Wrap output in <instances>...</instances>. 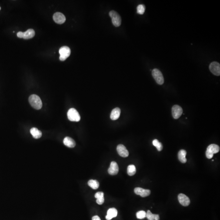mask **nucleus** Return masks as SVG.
<instances>
[{
	"label": "nucleus",
	"instance_id": "nucleus-21",
	"mask_svg": "<svg viewBox=\"0 0 220 220\" xmlns=\"http://www.w3.org/2000/svg\"><path fill=\"white\" fill-rule=\"evenodd\" d=\"M88 185L92 188L93 189H97L99 188V183L96 180H90L88 182Z\"/></svg>",
	"mask_w": 220,
	"mask_h": 220
},
{
	"label": "nucleus",
	"instance_id": "nucleus-3",
	"mask_svg": "<svg viewBox=\"0 0 220 220\" xmlns=\"http://www.w3.org/2000/svg\"><path fill=\"white\" fill-rule=\"evenodd\" d=\"M67 117L68 119L71 121L78 122L80 120V116L79 112L74 108H70L68 110Z\"/></svg>",
	"mask_w": 220,
	"mask_h": 220
},
{
	"label": "nucleus",
	"instance_id": "nucleus-9",
	"mask_svg": "<svg viewBox=\"0 0 220 220\" xmlns=\"http://www.w3.org/2000/svg\"><path fill=\"white\" fill-rule=\"evenodd\" d=\"M173 117L175 119H178L183 114V110L182 108L179 105H175L173 106L172 109Z\"/></svg>",
	"mask_w": 220,
	"mask_h": 220
},
{
	"label": "nucleus",
	"instance_id": "nucleus-13",
	"mask_svg": "<svg viewBox=\"0 0 220 220\" xmlns=\"http://www.w3.org/2000/svg\"><path fill=\"white\" fill-rule=\"evenodd\" d=\"M178 199L180 203L183 206H188L190 203L188 197L183 194H179Z\"/></svg>",
	"mask_w": 220,
	"mask_h": 220
},
{
	"label": "nucleus",
	"instance_id": "nucleus-20",
	"mask_svg": "<svg viewBox=\"0 0 220 220\" xmlns=\"http://www.w3.org/2000/svg\"><path fill=\"white\" fill-rule=\"evenodd\" d=\"M187 152L185 150H181L178 152V157L180 161L182 163H186L187 162V159L186 158Z\"/></svg>",
	"mask_w": 220,
	"mask_h": 220
},
{
	"label": "nucleus",
	"instance_id": "nucleus-26",
	"mask_svg": "<svg viewBox=\"0 0 220 220\" xmlns=\"http://www.w3.org/2000/svg\"><path fill=\"white\" fill-rule=\"evenodd\" d=\"M156 148L157 149L158 151H161L163 149V145L161 143L159 142L158 144L157 145L156 147Z\"/></svg>",
	"mask_w": 220,
	"mask_h": 220
},
{
	"label": "nucleus",
	"instance_id": "nucleus-10",
	"mask_svg": "<svg viewBox=\"0 0 220 220\" xmlns=\"http://www.w3.org/2000/svg\"><path fill=\"white\" fill-rule=\"evenodd\" d=\"M53 19L56 23L62 24L65 23L66 21V18L63 14L61 12H56L53 16Z\"/></svg>",
	"mask_w": 220,
	"mask_h": 220
},
{
	"label": "nucleus",
	"instance_id": "nucleus-8",
	"mask_svg": "<svg viewBox=\"0 0 220 220\" xmlns=\"http://www.w3.org/2000/svg\"><path fill=\"white\" fill-rule=\"evenodd\" d=\"M210 71L214 75L217 76L220 75V65L217 62H213L210 64L209 66Z\"/></svg>",
	"mask_w": 220,
	"mask_h": 220
},
{
	"label": "nucleus",
	"instance_id": "nucleus-17",
	"mask_svg": "<svg viewBox=\"0 0 220 220\" xmlns=\"http://www.w3.org/2000/svg\"><path fill=\"white\" fill-rule=\"evenodd\" d=\"M121 110L119 108H116L113 109L111 112L110 117L112 120H117L119 118L120 116Z\"/></svg>",
	"mask_w": 220,
	"mask_h": 220
},
{
	"label": "nucleus",
	"instance_id": "nucleus-25",
	"mask_svg": "<svg viewBox=\"0 0 220 220\" xmlns=\"http://www.w3.org/2000/svg\"><path fill=\"white\" fill-rule=\"evenodd\" d=\"M155 216V214L152 213L150 210H148L147 211V212L146 213V217L148 220H154Z\"/></svg>",
	"mask_w": 220,
	"mask_h": 220
},
{
	"label": "nucleus",
	"instance_id": "nucleus-1",
	"mask_svg": "<svg viewBox=\"0 0 220 220\" xmlns=\"http://www.w3.org/2000/svg\"><path fill=\"white\" fill-rule=\"evenodd\" d=\"M29 101L32 107L37 110H40L42 108L43 103L41 98L35 94L30 95L29 97Z\"/></svg>",
	"mask_w": 220,
	"mask_h": 220
},
{
	"label": "nucleus",
	"instance_id": "nucleus-12",
	"mask_svg": "<svg viewBox=\"0 0 220 220\" xmlns=\"http://www.w3.org/2000/svg\"><path fill=\"white\" fill-rule=\"evenodd\" d=\"M117 150L118 154L123 157H126L129 155V152L126 147L122 144H119L117 148Z\"/></svg>",
	"mask_w": 220,
	"mask_h": 220
},
{
	"label": "nucleus",
	"instance_id": "nucleus-15",
	"mask_svg": "<svg viewBox=\"0 0 220 220\" xmlns=\"http://www.w3.org/2000/svg\"><path fill=\"white\" fill-rule=\"evenodd\" d=\"M117 215V210L115 208H111L107 211V215L106 216V219L107 220H110L112 218L116 217Z\"/></svg>",
	"mask_w": 220,
	"mask_h": 220
},
{
	"label": "nucleus",
	"instance_id": "nucleus-14",
	"mask_svg": "<svg viewBox=\"0 0 220 220\" xmlns=\"http://www.w3.org/2000/svg\"><path fill=\"white\" fill-rule=\"evenodd\" d=\"M119 172V167L115 161H112L110 163V167L108 169V172L111 175H115Z\"/></svg>",
	"mask_w": 220,
	"mask_h": 220
},
{
	"label": "nucleus",
	"instance_id": "nucleus-19",
	"mask_svg": "<svg viewBox=\"0 0 220 220\" xmlns=\"http://www.w3.org/2000/svg\"><path fill=\"white\" fill-rule=\"evenodd\" d=\"M30 133L32 135L33 137L36 139H38L41 138L42 137V132L36 128H31Z\"/></svg>",
	"mask_w": 220,
	"mask_h": 220
},
{
	"label": "nucleus",
	"instance_id": "nucleus-24",
	"mask_svg": "<svg viewBox=\"0 0 220 220\" xmlns=\"http://www.w3.org/2000/svg\"><path fill=\"white\" fill-rule=\"evenodd\" d=\"M145 6L143 5H139L137 8V13L140 15H142L144 14L145 11Z\"/></svg>",
	"mask_w": 220,
	"mask_h": 220
},
{
	"label": "nucleus",
	"instance_id": "nucleus-29",
	"mask_svg": "<svg viewBox=\"0 0 220 220\" xmlns=\"http://www.w3.org/2000/svg\"><path fill=\"white\" fill-rule=\"evenodd\" d=\"M159 220V216L158 214H155V219L154 220Z\"/></svg>",
	"mask_w": 220,
	"mask_h": 220
},
{
	"label": "nucleus",
	"instance_id": "nucleus-2",
	"mask_svg": "<svg viewBox=\"0 0 220 220\" xmlns=\"http://www.w3.org/2000/svg\"><path fill=\"white\" fill-rule=\"evenodd\" d=\"M220 151V147L217 145L212 144L208 147L206 151V156L209 159L213 157L214 154L218 153Z\"/></svg>",
	"mask_w": 220,
	"mask_h": 220
},
{
	"label": "nucleus",
	"instance_id": "nucleus-23",
	"mask_svg": "<svg viewBox=\"0 0 220 220\" xmlns=\"http://www.w3.org/2000/svg\"><path fill=\"white\" fill-rule=\"evenodd\" d=\"M146 213L144 211H139L136 213L137 218L139 219H142L146 217Z\"/></svg>",
	"mask_w": 220,
	"mask_h": 220
},
{
	"label": "nucleus",
	"instance_id": "nucleus-11",
	"mask_svg": "<svg viewBox=\"0 0 220 220\" xmlns=\"http://www.w3.org/2000/svg\"><path fill=\"white\" fill-rule=\"evenodd\" d=\"M134 192L135 194L140 195L142 197H145L150 195L151 191L149 190L144 189L142 188L138 187L135 188Z\"/></svg>",
	"mask_w": 220,
	"mask_h": 220
},
{
	"label": "nucleus",
	"instance_id": "nucleus-30",
	"mask_svg": "<svg viewBox=\"0 0 220 220\" xmlns=\"http://www.w3.org/2000/svg\"><path fill=\"white\" fill-rule=\"evenodd\" d=\"M1 10V7H0V10Z\"/></svg>",
	"mask_w": 220,
	"mask_h": 220
},
{
	"label": "nucleus",
	"instance_id": "nucleus-4",
	"mask_svg": "<svg viewBox=\"0 0 220 220\" xmlns=\"http://www.w3.org/2000/svg\"><path fill=\"white\" fill-rule=\"evenodd\" d=\"M109 16L111 19L112 24L115 27H118L121 24V17L119 14L114 11H111L109 12Z\"/></svg>",
	"mask_w": 220,
	"mask_h": 220
},
{
	"label": "nucleus",
	"instance_id": "nucleus-22",
	"mask_svg": "<svg viewBox=\"0 0 220 220\" xmlns=\"http://www.w3.org/2000/svg\"><path fill=\"white\" fill-rule=\"evenodd\" d=\"M136 169L134 165H130L128 166L127 168V173L128 175L132 176L134 175L136 173Z\"/></svg>",
	"mask_w": 220,
	"mask_h": 220
},
{
	"label": "nucleus",
	"instance_id": "nucleus-7",
	"mask_svg": "<svg viewBox=\"0 0 220 220\" xmlns=\"http://www.w3.org/2000/svg\"><path fill=\"white\" fill-rule=\"evenodd\" d=\"M35 35L34 30L32 29H29L24 32H19L17 34V36L19 38H23L25 39H32L34 37Z\"/></svg>",
	"mask_w": 220,
	"mask_h": 220
},
{
	"label": "nucleus",
	"instance_id": "nucleus-16",
	"mask_svg": "<svg viewBox=\"0 0 220 220\" xmlns=\"http://www.w3.org/2000/svg\"><path fill=\"white\" fill-rule=\"evenodd\" d=\"M63 143L68 147L73 148L76 146V142L73 139L69 137H66L63 140Z\"/></svg>",
	"mask_w": 220,
	"mask_h": 220
},
{
	"label": "nucleus",
	"instance_id": "nucleus-6",
	"mask_svg": "<svg viewBox=\"0 0 220 220\" xmlns=\"http://www.w3.org/2000/svg\"><path fill=\"white\" fill-rule=\"evenodd\" d=\"M152 76L158 84L162 85L164 83V78L162 73L159 69H154L152 71Z\"/></svg>",
	"mask_w": 220,
	"mask_h": 220
},
{
	"label": "nucleus",
	"instance_id": "nucleus-28",
	"mask_svg": "<svg viewBox=\"0 0 220 220\" xmlns=\"http://www.w3.org/2000/svg\"><path fill=\"white\" fill-rule=\"evenodd\" d=\"M92 220H101L100 218L98 216H95L92 217Z\"/></svg>",
	"mask_w": 220,
	"mask_h": 220
},
{
	"label": "nucleus",
	"instance_id": "nucleus-27",
	"mask_svg": "<svg viewBox=\"0 0 220 220\" xmlns=\"http://www.w3.org/2000/svg\"><path fill=\"white\" fill-rule=\"evenodd\" d=\"M159 143V141L157 139H155L152 141V144L154 146H155L156 147L157 146V144H158Z\"/></svg>",
	"mask_w": 220,
	"mask_h": 220
},
{
	"label": "nucleus",
	"instance_id": "nucleus-5",
	"mask_svg": "<svg viewBox=\"0 0 220 220\" xmlns=\"http://www.w3.org/2000/svg\"><path fill=\"white\" fill-rule=\"evenodd\" d=\"M60 54V60L61 61H65L71 54V50L70 48L67 46H63L61 47L59 50Z\"/></svg>",
	"mask_w": 220,
	"mask_h": 220
},
{
	"label": "nucleus",
	"instance_id": "nucleus-18",
	"mask_svg": "<svg viewBox=\"0 0 220 220\" xmlns=\"http://www.w3.org/2000/svg\"><path fill=\"white\" fill-rule=\"evenodd\" d=\"M95 198L96 199V203L98 204L102 205L104 203V194L102 192H98L95 194Z\"/></svg>",
	"mask_w": 220,
	"mask_h": 220
}]
</instances>
